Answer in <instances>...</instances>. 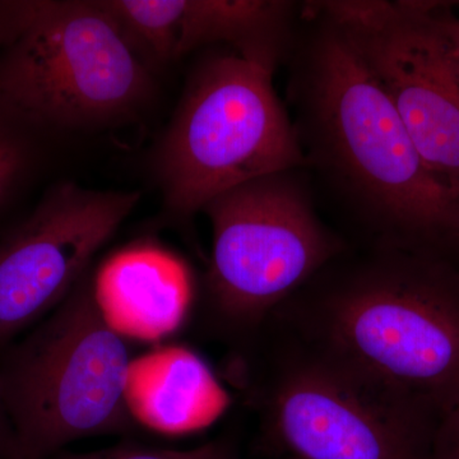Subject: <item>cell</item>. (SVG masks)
<instances>
[{"label":"cell","instance_id":"cell-2","mask_svg":"<svg viewBox=\"0 0 459 459\" xmlns=\"http://www.w3.org/2000/svg\"><path fill=\"white\" fill-rule=\"evenodd\" d=\"M267 322L440 420L459 407V261L352 246Z\"/></svg>","mask_w":459,"mask_h":459},{"label":"cell","instance_id":"cell-4","mask_svg":"<svg viewBox=\"0 0 459 459\" xmlns=\"http://www.w3.org/2000/svg\"><path fill=\"white\" fill-rule=\"evenodd\" d=\"M132 353L108 318L91 268L56 309L0 360V394L16 459H50L87 437L132 435Z\"/></svg>","mask_w":459,"mask_h":459},{"label":"cell","instance_id":"cell-18","mask_svg":"<svg viewBox=\"0 0 459 459\" xmlns=\"http://www.w3.org/2000/svg\"><path fill=\"white\" fill-rule=\"evenodd\" d=\"M455 4V3L444 2L442 20L444 30H446V36H448L449 45H451L453 59H455L459 74V16L453 12Z\"/></svg>","mask_w":459,"mask_h":459},{"label":"cell","instance_id":"cell-12","mask_svg":"<svg viewBox=\"0 0 459 459\" xmlns=\"http://www.w3.org/2000/svg\"><path fill=\"white\" fill-rule=\"evenodd\" d=\"M59 141L0 84V230L44 179Z\"/></svg>","mask_w":459,"mask_h":459},{"label":"cell","instance_id":"cell-19","mask_svg":"<svg viewBox=\"0 0 459 459\" xmlns=\"http://www.w3.org/2000/svg\"><path fill=\"white\" fill-rule=\"evenodd\" d=\"M283 459H294V458H283Z\"/></svg>","mask_w":459,"mask_h":459},{"label":"cell","instance_id":"cell-13","mask_svg":"<svg viewBox=\"0 0 459 459\" xmlns=\"http://www.w3.org/2000/svg\"><path fill=\"white\" fill-rule=\"evenodd\" d=\"M98 4L148 71L178 60L184 0H98Z\"/></svg>","mask_w":459,"mask_h":459},{"label":"cell","instance_id":"cell-17","mask_svg":"<svg viewBox=\"0 0 459 459\" xmlns=\"http://www.w3.org/2000/svg\"><path fill=\"white\" fill-rule=\"evenodd\" d=\"M16 434L0 394V459H16Z\"/></svg>","mask_w":459,"mask_h":459},{"label":"cell","instance_id":"cell-6","mask_svg":"<svg viewBox=\"0 0 459 459\" xmlns=\"http://www.w3.org/2000/svg\"><path fill=\"white\" fill-rule=\"evenodd\" d=\"M273 75L231 50L195 66L153 153L166 220L189 223L235 186L307 168Z\"/></svg>","mask_w":459,"mask_h":459},{"label":"cell","instance_id":"cell-7","mask_svg":"<svg viewBox=\"0 0 459 459\" xmlns=\"http://www.w3.org/2000/svg\"><path fill=\"white\" fill-rule=\"evenodd\" d=\"M0 84L60 138L132 123L157 93L98 0H42L25 35L0 51Z\"/></svg>","mask_w":459,"mask_h":459},{"label":"cell","instance_id":"cell-8","mask_svg":"<svg viewBox=\"0 0 459 459\" xmlns=\"http://www.w3.org/2000/svg\"><path fill=\"white\" fill-rule=\"evenodd\" d=\"M344 33L394 102L422 161L459 197V74L444 2H313Z\"/></svg>","mask_w":459,"mask_h":459},{"label":"cell","instance_id":"cell-3","mask_svg":"<svg viewBox=\"0 0 459 459\" xmlns=\"http://www.w3.org/2000/svg\"><path fill=\"white\" fill-rule=\"evenodd\" d=\"M229 376L262 451L294 459H428L439 418L398 400L271 322L232 351Z\"/></svg>","mask_w":459,"mask_h":459},{"label":"cell","instance_id":"cell-9","mask_svg":"<svg viewBox=\"0 0 459 459\" xmlns=\"http://www.w3.org/2000/svg\"><path fill=\"white\" fill-rule=\"evenodd\" d=\"M140 201L137 190L57 180L0 230V351L74 291Z\"/></svg>","mask_w":459,"mask_h":459},{"label":"cell","instance_id":"cell-11","mask_svg":"<svg viewBox=\"0 0 459 459\" xmlns=\"http://www.w3.org/2000/svg\"><path fill=\"white\" fill-rule=\"evenodd\" d=\"M96 291L104 309L165 312L177 323L188 300L189 281L183 265L164 250L131 247L95 272Z\"/></svg>","mask_w":459,"mask_h":459},{"label":"cell","instance_id":"cell-15","mask_svg":"<svg viewBox=\"0 0 459 459\" xmlns=\"http://www.w3.org/2000/svg\"><path fill=\"white\" fill-rule=\"evenodd\" d=\"M42 0H0V51L16 44L32 25Z\"/></svg>","mask_w":459,"mask_h":459},{"label":"cell","instance_id":"cell-1","mask_svg":"<svg viewBox=\"0 0 459 459\" xmlns=\"http://www.w3.org/2000/svg\"><path fill=\"white\" fill-rule=\"evenodd\" d=\"M287 62L305 170L358 230L355 246L459 261L458 195L431 174L382 84L313 2L301 4Z\"/></svg>","mask_w":459,"mask_h":459},{"label":"cell","instance_id":"cell-10","mask_svg":"<svg viewBox=\"0 0 459 459\" xmlns=\"http://www.w3.org/2000/svg\"><path fill=\"white\" fill-rule=\"evenodd\" d=\"M301 4L285 0H184L177 59L212 45L274 74L287 62Z\"/></svg>","mask_w":459,"mask_h":459},{"label":"cell","instance_id":"cell-5","mask_svg":"<svg viewBox=\"0 0 459 459\" xmlns=\"http://www.w3.org/2000/svg\"><path fill=\"white\" fill-rule=\"evenodd\" d=\"M212 249L199 292V319L234 350L351 244L319 216L305 169L256 178L202 211Z\"/></svg>","mask_w":459,"mask_h":459},{"label":"cell","instance_id":"cell-16","mask_svg":"<svg viewBox=\"0 0 459 459\" xmlns=\"http://www.w3.org/2000/svg\"><path fill=\"white\" fill-rule=\"evenodd\" d=\"M428 459H459V407L437 425Z\"/></svg>","mask_w":459,"mask_h":459},{"label":"cell","instance_id":"cell-14","mask_svg":"<svg viewBox=\"0 0 459 459\" xmlns=\"http://www.w3.org/2000/svg\"><path fill=\"white\" fill-rule=\"evenodd\" d=\"M50 459H243L238 434L228 431L190 449L161 448L147 446L133 440H124L108 448L93 452H71L68 449L57 453Z\"/></svg>","mask_w":459,"mask_h":459}]
</instances>
